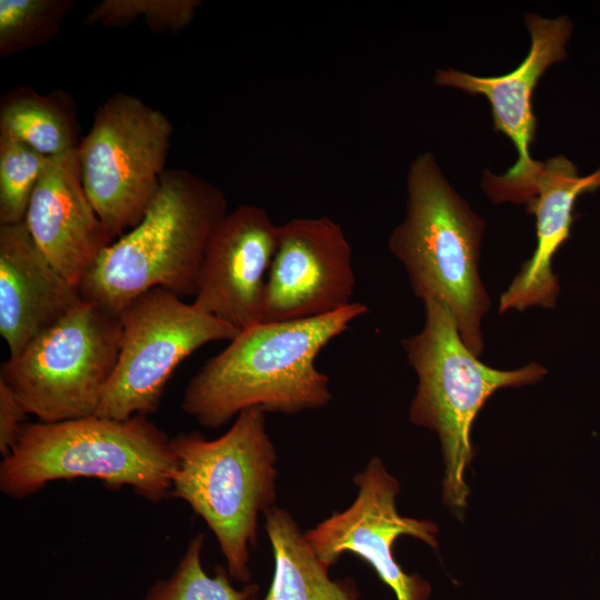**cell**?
<instances>
[{
  "label": "cell",
  "mask_w": 600,
  "mask_h": 600,
  "mask_svg": "<svg viewBox=\"0 0 600 600\" xmlns=\"http://www.w3.org/2000/svg\"><path fill=\"white\" fill-rule=\"evenodd\" d=\"M0 137L48 157L74 151L81 141L76 102L62 90L41 94L32 87H17L0 99Z\"/></svg>",
  "instance_id": "obj_18"
},
{
  "label": "cell",
  "mask_w": 600,
  "mask_h": 600,
  "mask_svg": "<svg viewBox=\"0 0 600 600\" xmlns=\"http://www.w3.org/2000/svg\"><path fill=\"white\" fill-rule=\"evenodd\" d=\"M119 314V357L94 414L118 420L156 412L180 362L204 344L230 341L239 333L159 287L134 298Z\"/></svg>",
  "instance_id": "obj_9"
},
{
  "label": "cell",
  "mask_w": 600,
  "mask_h": 600,
  "mask_svg": "<svg viewBox=\"0 0 600 600\" xmlns=\"http://www.w3.org/2000/svg\"><path fill=\"white\" fill-rule=\"evenodd\" d=\"M483 231L484 221L449 183L434 156H418L408 168L406 216L388 248L403 266L414 296L443 302L477 357L483 351L481 326L490 308L479 272Z\"/></svg>",
  "instance_id": "obj_4"
},
{
  "label": "cell",
  "mask_w": 600,
  "mask_h": 600,
  "mask_svg": "<svg viewBox=\"0 0 600 600\" xmlns=\"http://www.w3.org/2000/svg\"><path fill=\"white\" fill-rule=\"evenodd\" d=\"M172 133L163 112L129 93L97 108L77 153L87 197L113 240L139 224L157 197Z\"/></svg>",
  "instance_id": "obj_8"
},
{
  "label": "cell",
  "mask_w": 600,
  "mask_h": 600,
  "mask_svg": "<svg viewBox=\"0 0 600 600\" xmlns=\"http://www.w3.org/2000/svg\"><path fill=\"white\" fill-rule=\"evenodd\" d=\"M170 439L142 414L26 423L0 463V491L23 499L57 480L90 478L160 502L171 494L176 468Z\"/></svg>",
  "instance_id": "obj_3"
},
{
  "label": "cell",
  "mask_w": 600,
  "mask_h": 600,
  "mask_svg": "<svg viewBox=\"0 0 600 600\" xmlns=\"http://www.w3.org/2000/svg\"><path fill=\"white\" fill-rule=\"evenodd\" d=\"M82 300L43 256L26 222L0 226V333L10 357Z\"/></svg>",
  "instance_id": "obj_15"
},
{
  "label": "cell",
  "mask_w": 600,
  "mask_h": 600,
  "mask_svg": "<svg viewBox=\"0 0 600 600\" xmlns=\"http://www.w3.org/2000/svg\"><path fill=\"white\" fill-rule=\"evenodd\" d=\"M24 222L43 256L76 288L114 241L87 197L77 150L50 158Z\"/></svg>",
  "instance_id": "obj_14"
},
{
  "label": "cell",
  "mask_w": 600,
  "mask_h": 600,
  "mask_svg": "<svg viewBox=\"0 0 600 600\" xmlns=\"http://www.w3.org/2000/svg\"><path fill=\"white\" fill-rule=\"evenodd\" d=\"M51 157L0 137V226L24 221L33 189Z\"/></svg>",
  "instance_id": "obj_21"
},
{
  "label": "cell",
  "mask_w": 600,
  "mask_h": 600,
  "mask_svg": "<svg viewBox=\"0 0 600 600\" xmlns=\"http://www.w3.org/2000/svg\"><path fill=\"white\" fill-rule=\"evenodd\" d=\"M599 188L600 167L582 177L577 166L563 156L541 163L534 181L536 193L527 208L529 213L536 216L537 247L501 294L500 313L556 306L560 287L552 271V258L570 237L577 199Z\"/></svg>",
  "instance_id": "obj_16"
},
{
  "label": "cell",
  "mask_w": 600,
  "mask_h": 600,
  "mask_svg": "<svg viewBox=\"0 0 600 600\" xmlns=\"http://www.w3.org/2000/svg\"><path fill=\"white\" fill-rule=\"evenodd\" d=\"M353 481L358 488L354 501L307 531V541L328 568L343 553H353L371 566L397 600H428L430 584L404 572L392 550L401 536L417 538L437 549V526L398 512L400 484L380 458L370 459Z\"/></svg>",
  "instance_id": "obj_11"
},
{
  "label": "cell",
  "mask_w": 600,
  "mask_h": 600,
  "mask_svg": "<svg viewBox=\"0 0 600 600\" xmlns=\"http://www.w3.org/2000/svg\"><path fill=\"white\" fill-rule=\"evenodd\" d=\"M367 312L366 304L353 302L329 314L239 331L190 379L182 410L216 429L250 408L296 414L326 407L330 381L317 368V357Z\"/></svg>",
  "instance_id": "obj_1"
},
{
  "label": "cell",
  "mask_w": 600,
  "mask_h": 600,
  "mask_svg": "<svg viewBox=\"0 0 600 600\" xmlns=\"http://www.w3.org/2000/svg\"><path fill=\"white\" fill-rule=\"evenodd\" d=\"M200 0H103L96 4L83 23L126 27L138 18L157 33L179 32L194 19Z\"/></svg>",
  "instance_id": "obj_22"
},
{
  "label": "cell",
  "mask_w": 600,
  "mask_h": 600,
  "mask_svg": "<svg viewBox=\"0 0 600 600\" xmlns=\"http://www.w3.org/2000/svg\"><path fill=\"white\" fill-rule=\"evenodd\" d=\"M526 26L531 46L527 57L511 72L477 77L454 69H439L433 79L438 87L484 96L491 104L494 130L507 136L516 147L518 160L504 174L489 171L483 174V190L497 203H528L534 197V181L542 162L533 160L529 151L537 130L532 96L546 70L566 59V44L572 31L566 16L547 19L528 13Z\"/></svg>",
  "instance_id": "obj_10"
},
{
  "label": "cell",
  "mask_w": 600,
  "mask_h": 600,
  "mask_svg": "<svg viewBox=\"0 0 600 600\" xmlns=\"http://www.w3.org/2000/svg\"><path fill=\"white\" fill-rule=\"evenodd\" d=\"M204 534H196L184 554L167 579L158 580L142 600H252L258 584L247 583L237 589L227 569L216 567L213 576L202 566Z\"/></svg>",
  "instance_id": "obj_19"
},
{
  "label": "cell",
  "mask_w": 600,
  "mask_h": 600,
  "mask_svg": "<svg viewBox=\"0 0 600 600\" xmlns=\"http://www.w3.org/2000/svg\"><path fill=\"white\" fill-rule=\"evenodd\" d=\"M227 213L214 184L183 169L166 170L143 219L107 247L82 279L81 298L120 313L157 287L194 297L206 246Z\"/></svg>",
  "instance_id": "obj_2"
},
{
  "label": "cell",
  "mask_w": 600,
  "mask_h": 600,
  "mask_svg": "<svg viewBox=\"0 0 600 600\" xmlns=\"http://www.w3.org/2000/svg\"><path fill=\"white\" fill-rule=\"evenodd\" d=\"M423 307L422 329L402 340L418 377L410 420L438 434L444 462L442 500L461 519L470 492L464 472L473 454L470 433L476 416L498 389L536 383L547 369L537 362L516 370L482 363L462 342L443 302L427 299Z\"/></svg>",
  "instance_id": "obj_6"
},
{
  "label": "cell",
  "mask_w": 600,
  "mask_h": 600,
  "mask_svg": "<svg viewBox=\"0 0 600 600\" xmlns=\"http://www.w3.org/2000/svg\"><path fill=\"white\" fill-rule=\"evenodd\" d=\"M274 571L262 599L252 600H359L352 580H333L292 516L276 506L264 513Z\"/></svg>",
  "instance_id": "obj_17"
},
{
  "label": "cell",
  "mask_w": 600,
  "mask_h": 600,
  "mask_svg": "<svg viewBox=\"0 0 600 600\" xmlns=\"http://www.w3.org/2000/svg\"><path fill=\"white\" fill-rule=\"evenodd\" d=\"M27 414L29 413L18 397L0 380V453L3 458L18 441Z\"/></svg>",
  "instance_id": "obj_23"
},
{
  "label": "cell",
  "mask_w": 600,
  "mask_h": 600,
  "mask_svg": "<svg viewBox=\"0 0 600 600\" xmlns=\"http://www.w3.org/2000/svg\"><path fill=\"white\" fill-rule=\"evenodd\" d=\"M121 339L120 314L82 299L9 357L1 364L0 380L40 422L94 416L116 368Z\"/></svg>",
  "instance_id": "obj_7"
},
{
  "label": "cell",
  "mask_w": 600,
  "mask_h": 600,
  "mask_svg": "<svg viewBox=\"0 0 600 600\" xmlns=\"http://www.w3.org/2000/svg\"><path fill=\"white\" fill-rule=\"evenodd\" d=\"M74 7L73 0H0V57L50 42Z\"/></svg>",
  "instance_id": "obj_20"
},
{
  "label": "cell",
  "mask_w": 600,
  "mask_h": 600,
  "mask_svg": "<svg viewBox=\"0 0 600 600\" xmlns=\"http://www.w3.org/2000/svg\"><path fill=\"white\" fill-rule=\"evenodd\" d=\"M352 248L328 217L294 218L278 226L267 276L261 322L316 318L354 301Z\"/></svg>",
  "instance_id": "obj_12"
},
{
  "label": "cell",
  "mask_w": 600,
  "mask_h": 600,
  "mask_svg": "<svg viewBox=\"0 0 600 600\" xmlns=\"http://www.w3.org/2000/svg\"><path fill=\"white\" fill-rule=\"evenodd\" d=\"M170 447L176 461L171 496L207 523L230 577L250 583L259 516L274 506L278 477L266 412L243 410L222 436L208 440L196 431L179 433Z\"/></svg>",
  "instance_id": "obj_5"
},
{
  "label": "cell",
  "mask_w": 600,
  "mask_h": 600,
  "mask_svg": "<svg viewBox=\"0 0 600 600\" xmlns=\"http://www.w3.org/2000/svg\"><path fill=\"white\" fill-rule=\"evenodd\" d=\"M277 240L278 226L264 209L228 211L206 246L193 303L239 331L260 323Z\"/></svg>",
  "instance_id": "obj_13"
}]
</instances>
